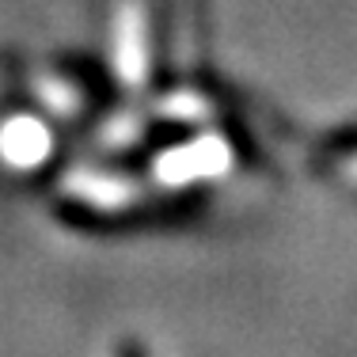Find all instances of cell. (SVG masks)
Listing matches in <instances>:
<instances>
[{"label": "cell", "instance_id": "cell-1", "mask_svg": "<svg viewBox=\"0 0 357 357\" xmlns=\"http://www.w3.org/2000/svg\"><path fill=\"white\" fill-rule=\"evenodd\" d=\"M118 357H144V350L137 342H122V346H118Z\"/></svg>", "mask_w": 357, "mask_h": 357}]
</instances>
